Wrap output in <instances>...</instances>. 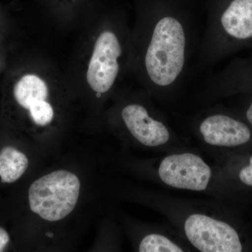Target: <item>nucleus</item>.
I'll use <instances>...</instances> for the list:
<instances>
[{"label":"nucleus","mask_w":252,"mask_h":252,"mask_svg":"<svg viewBox=\"0 0 252 252\" xmlns=\"http://www.w3.org/2000/svg\"><path fill=\"white\" fill-rule=\"evenodd\" d=\"M81 183L67 170L51 172L32 183L28 203L33 213L48 221H59L72 213L77 205Z\"/></svg>","instance_id":"nucleus-2"},{"label":"nucleus","mask_w":252,"mask_h":252,"mask_svg":"<svg viewBox=\"0 0 252 252\" xmlns=\"http://www.w3.org/2000/svg\"><path fill=\"white\" fill-rule=\"evenodd\" d=\"M140 61L144 81L157 94H166L185 81L198 49L196 23L187 15L157 8L142 23Z\"/></svg>","instance_id":"nucleus-1"},{"label":"nucleus","mask_w":252,"mask_h":252,"mask_svg":"<svg viewBox=\"0 0 252 252\" xmlns=\"http://www.w3.org/2000/svg\"><path fill=\"white\" fill-rule=\"evenodd\" d=\"M140 252H182L183 250L166 237L158 234H150L141 241Z\"/></svg>","instance_id":"nucleus-10"},{"label":"nucleus","mask_w":252,"mask_h":252,"mask_svg":"<svg viewBox=\"0 0 252 252\" xmlns=\"http://www.w3.org/2000/svg\"><path fill=\"white\" fill-rule=\"evenodd\" d=\"M239 177L244 184L252 187V157L250 158V164L242 169Z\"/></svg>","instance_id":"nucleus-12"},{"label":"nucleus","mask_w":252,"mask_h":252,"mask_svg":"<svg viewBox=\"0 0 252 252\" xmlns=\"http://www.w3.org/2000/svg\"><path fill=\"white\" fill-rule=\"evenodd\" d=\"M158 175L160 180L170 187L200 191L208 186L212 170L201 158L195 154H173L160 162Z\"/></svg>","instance_id":"nucleus-5"},{"label":"nucleus","mask_w":252,"mask_h":252,"mask_svg":"<svg viewBox=\"0 0 252 252\" xmlns=\"http://www.w3.org/2000/svg\"><path fill=\"white\" fill-rule=\"evenodd\" d=\"M199 130L206 143L220 147H237L251 138L246 124L223 114L207 116L200 122Z\"/></svg>","instance_id":"nucleus-7"},{"label":"nucleus","mask_w":252,"mask_h":252,"mask_svg":"<svg viewBox=\"0 0 252 252\" xmlns=\"http://www.w3.org/2000/svg\"><path fill=\"white\" fill-rule=\"evenodd\" d=\"M49 89L45 81L34 74H27L16 83L14 89L15 100L22 108L29 109L33 102L46 100Z\"/></svg>","instance_id":"nucleus-9"},{"label":"nucleus","mask_w":252,"mask_h":252,"mask_svg":"<svg viewBox=\"0 0 252 252\" xmlns=\"http://www.w3.org/2000/svg\"><path fill=\"white\" fill-rule=\"evenodd\" d=\"M11 241V237L7 230L0 226V252H4Z\"/></svg>","instance_id":"nucleus-13"},{"label":"nucleus","mask_w":252,"mask_h":252,"mask_svg":"<svg viewBox=\"0 0 252 252\" xmlns=\"http://www.w3.org/2000/svg\"><path fill=\"white\" fill-rule=\"evenodd\" d=\"M185 230L190 243L202 252H240L238 233L228 223L205 215L194 214L186 220Z\"/></svg>","instance_id":"nucleus-4"},{"label":"nucleus","mask_w":252,"mask_h":252,"mask_svg":"<svg viewBox=\"0 0 252 252\" xmlns=\"http://www.w3.org/2000/svg\"><path fill=\"white\" fill-rule=\"evenodd\" d=\"M29 159L17 147L5 145L0 148V183L11 185L27 171Z\"/></svg>","instance_id":"nucleus-8"},{"label":"nucleus","mask_w":252,"mask_h":252,"mask_svg":"<svg viewBox=\"0 0 252 252\" xmlns=\"http://www.w3.org/2000/svg\"><path fill=\"white\" fill-rule=\"evenodd\" d=\"M28 110L33 122L38 126L48 125L54 119V109L46 100L35 101Z\"/></svg>","instance_id":"nucleus-11"},{"label":"nucleus","mask_w":252,"mask_h":252,"mask_svg":"<svg viewBox=\"0 0 252 252\" xmlns=\"http://www.w3.org/2000/svg\"><path fill=\"white\" fill-rule=\"evenodd\" d=\"M124 50L119 34L106 30L95 41L87 71V81L91 89L99 94L110 91L121 71L119 59Z\"/></svg>","instance_id":"nucleus-3"},{"label":"nucleus","mask_w":252,"mask_h":252,"mask_svg":"<svg viewBox=\"0 0 252 252\" xmlns=\"http://www.w3.org/2000/svg\"><path fill=\"white\" fill-rule=\"evenodd\" d=\"M246 115L247 118H248L249 122H250L252 126V104H250V107H249L248 111H247Z\"/></svg>","instance_id":"nucleus-14"},{"label":"nucleus","mask_w":252,"mask_h":252,"mask_svg":"<svg viewBox=\"0 0 252 252\" xmlns=\"http://www.w3.org/2000/svg\"><path fill=\"white\" fill-rule=\"evenodd\" d=\"M121 116L131 135L144 145L158 147L170 140L167 126L161 121L152 117L143 104H127L122 109Z\"/></svg>","instance_id":"nucleus-6"}]
</instances>
